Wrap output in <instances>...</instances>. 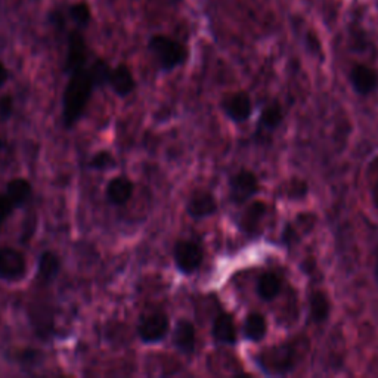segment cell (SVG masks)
<instances>
[{"label":"cell","mask_w":378,"mask_h":378,"mask_svg":"<svg viewBox=\"0 0 378 378\" xmlns=\"http://www.w3.org/2000/svg\"><path fill=\"white\" fill-rule=\"evenodd\" d=\"M96 88L90 69L83 67L69 74L64 90L62 100V119L64 126L73 128L85 113L93 89Z\"/></svg>","instance_id":"1"},{"label":"cell","mask_w":378,"mask_h":378,"mask_svg":"<svg viewBox=\"0 0 378 378\" xmlns=\"http://www.w3.org/2000/svg\"><path fill=\"white\" fill-rule=\"evenodd\" d=\"M299 358L300 352L297 342H288L264 349L259 353L257 362L268 374L283 375L296 368Z\"/></svg>","instance_id":"2"},{"label":"cell","mask_w":378,"mask_h":378,"mask_svg":"<svg viewBox=\"0 0 378 378\" xmlns=\"http://www.w3.org/2000/svg\"><path fill=\"white\" fill-rule=\"evenodd\" d=\"M148 49L163 72H172L188 58V50L184 45L163 34L152 36L148 41Z\"/></svg>","instance_id":"3"},{"label":"cell","mask_w":378,"mask_h":378,"mask_svg":"<svg viewBox=\"0 0 378 378\" xmlns=\"http://www.w3.org/2000/svg\"><path fill=\"white\" fill-rule=\"evenodd\" d=\"M139 339L147 344L158 343L166 339L170 331V320L163 311H152L139 318L136 327Z\"/></svg>","instance_id":"4"},{"label":"cell","mask_w":378,"mask_h":378,"mask_svg":"<svg viewBox=\"0 0 378 378\" xmlns=\"http://www.w3.org/2000/svg\"><path fill=\"white\" fill-rule=\"evenodd\" d=\"M173 260L180 274L192 275L194 272H197L203 264L204 251L197 243L180 240L173 247Z\"/></svg>","instance_id":"5"},{"label":"cell","mask_w":378,"mask_h":378,"mask_svg":"<svg viewBox=\"0 0 378 378\" xmlns=\"http://www.w3.org/2000/svg\"><path fill=\"white\" fill-rule=\"evenodd\" d=\"M27 275V260L22 251L13 247H0V279L20 283Z\"/></svg>","instance_id":"6"},{"label":"cell","mask_w":378,"mask_h":378,"mask_svg":"<svg viewBox=\"0 0 378 378\" xmlns=\"http://www.w3.org/2000/svg\"><path fill=\"white\" fill-rule=\"evenodd\" d=\"M259 192L257 176L250 170H240L229 180V197L235 204H244Z\"/></svg>","instance_id":"7"},{"label":"cell","mask_w":378,"mask_h":378,"mask_svg":"<svg viewBox=\"0 0 378 378\" xmlns=\"http://www.w3.org/2000/svg\"><path fill=\"white\" fill-rule=\"evenodd\" d=\"M222 109L225 111V114L236 123L247 121L253 113V102H251V97L245 92H235V93H228L223 97L222 102Z\"/></svg>","instance_id":"8"},{"label":"cell","mask_w":378,"mask_h":378,"mask_svg":"<svg viewBox=\"0 0 378 378\" xmlns=\"http://www.w3.org/2000/svg\"><path fill=\"white\" fill-rule=\"evenodd\" d=\"M88 60V46L85 37L80 32H73L68 36V48H67V58H65V72L72 74L76 69H80L86 65Z\"/></svg>","instance_id":"9"},{"label":"cell","mask_w":378,"mask_h":378,"mask_svg":"<svg viewBox=\"0 0 378 378\" xmlns=\"http://www.w3.org/2000/svg\"><path fill=\"white\" fill-rule=\"evenodd\" d=\"M217 212V201L208 191H198L191 195L187 204V213L194 219H204Z\"/></svg>","instance_id":"10"},{"label":"cell","mask_w":378,"mask_h":378,"mask_svg":"<svg viewBox=\"0 0 378 378\" xmlns=\"http://www.w3.org/2000/svg\"><path fill=\"white\" fill-rule=\"evenodd\" d=\"M350 83L359 95H370L378 88V73L368 65L356 64L350 72Z\"/></svg>","instance_id":"11"},{"label":"cell","mask_w":378,"mask_h":378,"mask_svg":"<svg viewBox=\"0 0 378 378\" xmlns=\"http://www.w3.org/2000/svg\"><path fill=\"white\" fill-rule=\"evenodd\" d=\"M135 194V184L126 176L111 179L107 185V198L113 205H124L130 201Z\"/></svg>","instance_id":"12"},{"label":"cell","mask_w":378,"mask_h":378,"mask_svg":"<svg viewBox=\"0 0 378 378\" xmlns=\"http://www.w3.org/2000/svg\"><path fill=\"white\" fill-rule=\"evenodd\" d=\"M197 342V332L192 322L187 319H179L173 330V344L184 355H192Z\"/></svg>","instance_id":"13"},{"label":"cell","mask_w":378,"mask_h":378,"mask_svg":"<svg viewBox=\"0 0 378 378\" xmlns=\"http://www.w3.org/2000/svg\"><path fill=\"white\" fill-rule=\"evenodd\" d=\"M108 85L119 96H128L136 88V80L130 68L126 64H119L116 68H111Z\"/></svg>","instance_id":"14"},{"label":"cell","mask_w":378,"mask_h":378,"mask_svg":"<svg viewBox=\"0 0 378 378\" xmlns=\"http://www.w3.org/2000/svg\"><path fill=\"white\" fill-rule=\"evenodd\" d=\"M61 271V259L53 251L41 253L37 262V281L39 284H49L58 276Z\"/></svg>","instance_id":"15"},{"label":"cell","mask_w":378,"mask_h":378,"mask_svg":"<svg viewBox=\"0 0 378 378\" xmlns=\"http://www.w3.org/2000/svg\"><path fill=\"white\" fill-rule=\"evenodd\" d=\"M213 337L222 344H235L236 343V327L231 313H220L216 316L213 324Z\"/></svg>","instance_id":"16"},{"label":"cell","mask_w":378,"mask_h":378,"mask_svg":"<svg viewBox=\"0 0 378 378\" xmlns=\"http://www.w3.org/2000/svg\"><path fill=\"white\" fill-rule=\"evenodd\" d=\"M268 212V207L262 201H255L251 203L245 210L240 219V228L245 234H256L260 228V223L263 217Z\"/></svg>","instance_id":"17"},{"label":"cell","mask_w":378,"mask_h":378,"mask_svg":"<svg viewBox=\"0 0 378 378\" xmlns=\"http://www.w3.org/2000/svg\"><path fill=\"white\" fill-rule=\"evenodd\" d=\"M6 195L12 200V203L17 205V208L25 205L30 201L33 195V187L27 179H12L6 184Z\"/></svg>","instance_id":"18"},{"label":"cell","mask_w":378,"mask_h":378,"mask_svg":"<svg viewBox=\"0 0 378 378\" xmlns=\"http://www.w3.org/2000/svg\"><path fill=\"white\" fill-rule=\"evenodd\" d=\"M283 290V281L276 274L266 272L257 281V294L262 300L271 302L278 297V294Z\"/></svg>","instance_id":"19"},{"label":"cell","mask_w":378,"mask_h":378,"mask_svg":"<svg viewBox=\"0 0 378 378\" xmlns=\"http://www.w3.org/2000/svg\"><path fill=\"white\" fill-rule=\"evenodd\" d=\"M266 331H268V324L262 313L253 312L250 313L244 320V335L245 339L251 342H260L264 339Z\"/></svg>","instance_id":"20"},{"label":"cell","mask_w":378,"mask_h":378,"mask_svg":"<svg viewBox=\"0 0 378 378\" xmlns=\"http://www.w3.org/2000/svg\"><path fill=\"white\" fill-rule=\"evenodd\" d=\"M330 300L324 291H312L311 294V316L315 322H324L330 315Z\"/></svg>","instance_id":"21"},{"label":"cell","mask_w":378,"mask_h":378,"mask_svg":"<svg viewBox=\"0 0 378 378\" xmlns=\"http://www.w3.org/2000/svg\"><path fill=\"white\" fill-rule=\"evenodd\" d=\"M283 119H284V114H283L281 105L275 101V102H271L264 107V109L262 111L260 123L266 129H275V128H278L279 124H281Z\"/></svg>","instance_id":"22"},{"label":"cell","mask_w":378,"mask_h":378,"mask_svg":"<svg viewBox=\"0 0 378 378\" xmlns=\"http://www.w3.org/2000/svg\"><path fill=\"white\" fill-rule=\"evenodd\" d=\"M114 166H116L114 156L109 151H105V149L104 151H97L89 161L90 169L97 170V172L109 170V169H113Z\"/></svg>","instance_id":"23"},{"label":"cell","mask_w":378,"mask_h":378,"mask_svg":"<svg viewBox=\"0 0 378 378\" xmlns=\"http://www.w3.org/2000/svg\"><path fill=\"white\" fill-rule=\"evenodd\" d=\"M89 69H90V73H92V77L95 80L96 86H104L105 83H108L111 68L108 67V64L104 60H96L89 67Z\"/></svg>","instance_id":"24"},{"label":"cell","mask_w":378,"mask_h":378,"mask_svg":"<svg viewBox=\"0 0 378 378\" xmlns=\"http://www.w3.org/2000/svg\"><path fill=\"white\" fill-rule=\"evenodd\" d=\"M15 358H17V362H20V365L33 368L41 362L43 352H40V350H36V349H25V350H21V352H18Z\"/></svg>","instance_id":"25"},{"label":"cell","mask_w":378,"mask_h":378,"mask_svg":"<svg viewBox=\"0 0 378 378\" xmlns=\"http://www.w3.org/2000/svg\"><path fill=\"white\" fill-rule=\"evenodd\" d=\"M69 15L77 22V25L85 27L90 21V8L86 4H76L69 9Z\"/></svg>","instance_id":"26"},{"label":"cell","mask_w":378,"mask_h":378,"mask_svg":"<svg viewBox=\"0 0 378 378\" xmlns=\"http://www.w3.org/2000/svg\"><path fill=\"white\" fill-rule=\"evenodd\" d=\"M17 208V205L12 203V200L8 197L6 192L0 194V231H2L6 220L11 217L13 210Z\"/></svg>","instance_id":"27"},{"label":"cell","mask_w":378,"mask_h":378,"mask_svg":"<svg viewBox=\"0 0 378 378\" xmlns=\"http://www.w3.org/2000/svg\"><path fill=\"white\" fill-rule=\"evenodd\" d=\"M13 160V149L6 137L0 136V167H8Z\"/></svg>","instance_id":"28"},{"label":"cell","mask_w":378,"mask_h":378,"mask_svg":"<svg viewBox=\"0 0 378 378\" xmlns=\"http://www.w3.org/2000/svg\"><path fill=\"white\" fill-rule=\"evenodd\" d=\"M13 111V100L11 95L0 96V121H6Z\"/></svg>","instance_id":"29"},{"label":"cell","mask_w":378,"mask_h":378,"mask_svg":"<svg viewBox=\"0 0 378 378\" xmlns=\"http://www.w3.org/2000/svg\"><path fill=\"white\" fill-rule=\"evenodd\" d=\"M9 79V72H8V68L5 67V64L0 61V88H2L5 83L8 81Z\"/></svg>","instance_id":"30"},{"label":"cell","mask_w":378,"mask_h":378,"mask_svg":"<svg viewBox=\"0 0 378 378\" xmlns=\"http://www.w3.org/2000/svg\"><path fill=\"white\" fill-rule=\"evenodd\" d=\"M372 201H374L375 208L378 210V180L375 182L374 187H372Z\"/></svg>","instance_id":"31"},{"label":"cell","mask_w":378,"mask_h":378,"mask_svg":"<svg viewBox=\"0 0 378 378\" xmlns=\"http://www.w3.org/2000/svg\"><path fill=\"white\" fill-rule=\"evenodd\" d=\"M375 274H377V279H378V257H377V264H375Z\"/></svg>","instance_id":"32"},{"label":"cell","mask_w":378,"mask_h":378,"mask_svg":"<svg viewBox=\"0 0 378 378\" xmlns=\"http://www.w3.org/2000/svg\"><path fill=\"white\" fill-rule=\"evenodd\" d=\"M164 2H169V4L172 2L173 4V2H177V0H164Z\"/></svg>","instance_id":"33"}]
</instances>
